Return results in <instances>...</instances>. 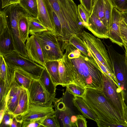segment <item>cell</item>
I'll list each match as a JSON object with an SVG mask.
<instances>
[{
	"label": "cell",
	"instance_id": "cell-1",
	"mask_svg": "<svg viewBox=\"0 0 127 127\" xmlns=\"http://www.w3.org/2000/svg\"><path fill=\"white\" fill-rule=\"evenodd\" d=\"M65 50L64 54L69 58L64 62L67 86L74 84L102 91L103 73L92 55L85 56L68 41Z\"/></svg>",
	"mask_w": 127,
	"mask_h": 127
},
{
	"label": "cell",
	"instance_id": "cell-2",
	"mask_svg": "<svg viewBox=\"0 0 127 127\" xmlns=\"http://www.w3.org/2000/svg\"><path fill=\"white\" fill-rule=\"evenodd\" d=\"M97 116L99 127H127V122L102 91L86 88L83 98Z\"/></svg>",
	"mask_w": 127,
	"mask_h": 127
},
{
	"label": "cell",
	"instance_id": "cell-3",
	"mask_svg": "<svg viewBox=\"0 0 127 127\" xmlns=\"http://www.w3.org/2000/svg\"><path fill=\"white\" fill-rule=\"evenodd\" d=\"M59 19L60 25L55 34L68 39L73 35L79 36L84 26L78 15L77 6L73 0H46Z\"/></svg>",
	"mask_w": 127,
	"mask_h": 127
},
{
	"label": "cell",
	"instance_id": "cell-4",
	"mask_svg": "<svg viewBox=\"0 0 127 127\" xmlns=\"http://www.w3.org/2000/svg\"><path fill=\"white\" fill-rule=\"evenodd\" d=\"M42 49L45 62L62 59L64 52L60 38L52 31L48 30L34 34Z\"/></svg>",
	"mask_w": 127,
	"mask_h": 127
},
{
	"label": "cell",
	"instance_id": "cell-5",
	"mask_svg": "<svg viewBox=\"0 0 127 127\" xmlns=\"http://www.w3.org/2000/svg\"><path fill=\"white\" fill-rule=\"evenodd\" d=\"M3 56L10 69L13 71L16 69H22L33 79H39L45 67L23 56L15 51Z\"/></svg>",
	"mask_w": 127,
	"mask_h": 127
},
{
	"label": "cell",
	"instance_id": "cell-6",
	"mask_svg": "<svg viewBox=\"0 0 127 127\" xmlns=\"http://www.w3.org/2000/svg\"><path fill=\"white\" fill-rule=\"evenodd\" d=\"M78 36L99 61L115 75L107 51L101 40L84 30Z\"/></svg>",
	"mask_w": 127,
	"mask_h": 127
},
{
	"label": "cell",
	"instance_id": "cell-7",
	"mask_svg": "<svg viewBox=\"0 0 127 127\" xmlns=\"http://www.w3.org/2000/svg\"><path fill=\"white\" fill-rule=\"evenodd\" d=\"M103 80L102 91L111 103L125 119L126 105L121 90L118 85L112 79L103 73Z\"/></svg>",
	"mask_w": 127,
	"mask_h": 127
},
{
	"label": "cell",
	"instance_id": "cell-8",
	"mask_svg": "<svg viewBox=\"0 0 127 127\" xmlns=\"http://www.w3.org/2000/svg\"><path fill=\"white\" fill-rule=\"evenodd\" d=\"M29 103L43 104L53 103L56 98L46 90L39 79H33L27 89Z\"/></svg>",
	"mask_w": 127,
	"mask_h": 127
},
{
	"label": "cell",
	"instance_id": "cell-9",
	"mask_svg": "<svg viewBox=\"0 0 127 127\" xmlns=\"http://www.w3.org/2000/svg\"><path fill=\"white\" fill-rule=\"evenodd\" d=\"M54 107L53 103L38 104L29 103L27 110L23 115L19 116L23 122H28L54 114L56 111Z\"/></svg>",
	"mask_w": 127,
	"mask_h": 127
},
{
	"label": "cell",
	"instance_id": "cell-10",
	"mask_svg": "<svg viewBox=\"0 0 127 127\" xmlns=\"http://www.w3.org/2000/svg\"><path fill=\"white\" fill-rule=\"evenodd\" d=\"M0 54L4 56L15 49L5 15L3 11L0 12Z\"/></svg>",
	"mask_w": 127,
	"mask_h": 127
},
{
	"label": "cell",
	"instance_id": "cell-11",
	"mask_svg": "<svg viewBox=\"0 0 127 127\" xmlns=\"http://www.w3.org/2000/svg\"><path fill=\"white\" fill-rule=\"evenodd\" d=\"M25 48L29 59L44 67L45 61L42 49L34 34L31 35L27 39Z\"/></svg>",
	"mask_w": 127,
	"mask_h": 127
},
{
	"label": "cell",
	"instance_id": "cell-12",
	"mask_svg": "<svg viewBox=\"0 0 127 127\" xmlns=\"http://www.w3.org/2000/svg\"><path fill=\"white\" fill-rule=\"evenodd\" d=\"M121 17L120 12L114 7L112 12L111 25L109 30V38L112 42L122 47L123 43L120 30Z\"/></svg>",
	"mask_w": 127,
	"mask_h": 127
},
{
	"label": "cell",
	"instance_id": "cell-13",
	"mask_svg": "<svg viewBox=\"0 0 127 127\" xmlns=\"http://www.w3.org/2000/svg\"><path fill=\"white\" fill-rule=\"evenodd\" d=\"M98 38H109V30L100 19L92 12L86 28Z\"/></svg>",
	"mask_w": 127,
	"mask_h": 127
},
{
	"label": "cell",
	"instance_id": "cell-14",
	"mask_svg": "<svg viewBox=\"0 0 127 127\" xmlns=\"http://www.w3.org/2000/svg\"><path fill=\"white\" fill-rule=\"evenodd\" d=\"M21 86L14 80L6 97L4 105L5 110L13 113L18 104Z\"/></svg>",
	"mask_w": 127,
	"mask_h": 127
},
{
	"label": "cell",
	"instance_id": "cell-15",
	"mask_svg": "<svg viewBox=\"0 0 127 127\" xmlns=\"http://www.w3.org/2000/svg\"><path fill=\"white\" fill-rule=\"evenodd\" d=\"M38 16L37 18L48 30L54 32V28L44 0H37Z\"/></svg>",
	"mask_w": 127,
	"mask_h": 127
},
{
	"label": "cell",
	"instance_id": "cell-16",
	"mask_svg": "<svg viewBox=\"0 0 127 127\" xmlns=\"http://www.w3.org/2000/svg\"><path fill=\"white\" fill-rule=\"evenodd\" d=\"M72 101L74 105L85 117L97 123L98 119L97 116L89 107L83 98L74 96Z\"/></svg>",
	"mask_w": 127,
	"mask_h": 127
},
{
	"label": "cell",
	"instance_id": "cell-17",
	"mask_svg": "<svg viewBox=\"0 0 127 127\" xmlns=\"http://www.w3.org/2000/svg\"><path fill=\"white\" fill-rule=\"evenodd\" d=\"M14 71L7 65L3 55L0 54V80L4 81L6 87L9 88L13 81Z\"/></svg>",
	"mask_w": 127,
	"mask_h": 127
},
{
	"label": "cell",
	"instance_id": "cell-18",
	"mask_svg": "<svg viewBox=\"0 0 127 127\" xmlns=\"http://www.w3.org/2000/svg\"><path fill=\"white\" fill-rule=\"evenodd\" d=\"M29 104L27 90L21 86L18 104L13 113L14 116L21 115L25 113L28 109Z\"/></svg>",
	"mask_w": 127,
	"mask_h": 127
},
{
	"label": "cell",
	"instance_id": "cell-19",
	"mask_svg": "<svg viewBox=\"0 0 127 127\" xmlns=\"http://www.w3.org/2000/svg\"><path fill=\"white\" fill-rule=\"evenodd\" d=\"M56 111L59 113V118L61 121L62 126L64 127H73L71 122V118L73 115L71 109L64 104L63 107L54 104Z\"/></svg>",
	"mask_w": 127,
	"mask_h": 127
},
{
	"label": "cell",
	"instance_id": "cell-20",
	"mask_svg": "<svg viewBox=\"0 0 127 127\" xmlns=\"http://www.w3.org/2000/svg\"><path fill=\"white\" fill-rule=\"evenodd\" d=\"M39 79L47 91L51 95L55 97L57 86L53 83L45 67Z\"/></svg>",
	"mask_w": 127,
	"mask_h": 127
},
{
	"label": "cell",
	"instance_id": "cell-21",
	"mask_svg": "<svg viewBox=\"0 0 127 127\" xmlns=\"http://www.w3.org/2000/svg\"><path fill=\"white\" fill-rule=\"evenodd\" d=\"M14 80L18 85L28 89L30 86L32 78L22 69H16L14 71Z\"/></svg>",
	"mask_w": 127,
	"mask_h": 127
},
{
	"label": "cell",
	"instance_id": "cell-22",
	"mask_svg": "<svg viewBox=\"0 0 127 127\" xmlns=\"http://www.w3.org/2000/svg\"><path fill=\"white\" fill-rule=\"evenodd\" d=\"M58 66V62L57 61H46L44 65L53 83L57 86L60 84Z\"/></svg>",
	"mask_w": 127,
	"mask_h": 127
},
{
	"label": "cell",
	"instance_id": "cell-23",
	"mask_svg": "<svg viewBox=\"0 0 127 127\" xmlns=\"http://www.w3.org/2000/svg\"><path fill=\"white\" fill-rule=\"evenodd\" d=\"M68 41L85 56L90 57L91 56L89 49L83 40L77 35H72L69 38Z\"/></svg>",
	"mask_w": 127,
	"mask_h": 127
},
{
	"label": "cell",
	"instance_id": "cell-24",
	"mask_svg": "<svg viewBox=\"0 0 127 127\" xmlns=\"http://www.w3.org/2000/svg\"><path fill=\"white\" fill-rule=\"evenodd\" d=\"M19 4L30 16L37 17V0H20Z\"/></svg>",
	"mask_w": 127,
	"mask_h": 127
},
{
	"label": "cell",
	"instance_id": "cell-25",
	"mask_svg": "<svg viewBox=\"0 0 127 127\" xmlns=\"http://www.w3.org/2000/svg\"><path fill=\"white\" fill-rule=\"evenodd\" d=\"M29 33L31 35L48 30L36 17L29 16L28 17Z\"/></svg>",
	"mask_w": 127,
	"mask_h": 127
},
{
	"label": "cell",
	"instance_id": "cell-26",
	"mask_svg": "<svg viewBox=\"0 0 127 127\" xmlns=\"http://www.w3.org/2000/svg\"><path fill=\"white\" fill-rule=\"evenodd\" d=\"M29 15L22 16L19 19L18 27L20 36L23 41L24 43L29 37V24L28 17Z\"/></svg>",
	"mask_w": 127,
	"mask_h": 127
},
{
	"label": "cell",
	"instance_id": "cell-27",
	"mask_svg": "<svg viewBox=\"0 0 127 127\" xmlns=\"http://www.w3.org/2000/svg\"><path fill=\"white\" fill-rule=\"evenodd\" d=\"M92 12L105 25L104 0H97L92 8Z\"/></svg>",
	"mask_w": 127,
	"mask_h": 127
},
{
	"label": "cell",
	"instance_id": "cell-28",
	"mask_svg": "<svg viewBox=\"0 0 127 127\" xmlns=\"http://www.w3.org/2000/svg\"><path fill=\"white\" fill-rule=\"evenodd\" d=\"M105 26L109 30L111 25L112 17L114 7L110 0H104Z\"/></svg>",
	"mask_w": 127,
	"mask_h": 127
},
{
	"label": "cell",
	"instance_id": "cell-29",
	"mask_svg": "<svg viewBox=\"0 0 127 127\" xmlns=\"http://www.w3.org/2000/svg\"><path fill=\"white\" fill-rule=\"evenodd\" d=\"M66 87V91L73 96L83 98L84 97L86 92V88L74 84H69Z\"/></svg>",
	"mask_w": 127,
	"mask_h": 127
},
{
	"label": "cell",
	"instance_id": "cell-30",
	"mask_svg": "<svg viewBox=\"0 0 127 127\" xmlns=\"http://www.w3.org/2000/svg\"><path fill=\"white\" fill-rule=\"evenodd\" d=\"M77 10L79 19L84 27L86 28L88 26L89 20L91 14L81 4L78 5Z\"/></svg>",
	"mask_w": 127,
	"mask_h": 127
},
{
	"label": "cell",
	"instance_id": "cell-31",
	"mask_svg": "<svg viewBox=\"0 0 127 127\" xmlns=\"http://www.w3.org/2000/svg\"><path fill=\"white\" fill-rule=\"evenodd\" d=\"M42 127H60L56 115L55 114L46 117L43 121Z\"/></svg>",
	"mask_w": 127,
	"mask_h": 127
},
{
	"label": "cell",
	"instance_id": "cell-32",
	"mask_svg": "<svg viewBox=\"0 0 127 127\" xmlns=\"http://www.w3.org/2000/svg\"><path fill=\"white\" fill-rule=\"evenodd\" d=\"M59 63L58 71L60 81V85L65 87L66 75L65 68L62 59L58 61Z\"/></svg>",
	"mask_w": 127,
	"mask_h": 127
},
{
	"label": "cell",
	"instance_id": "cell-33",
	"mask_svg": "<svg viewBox=\"0 0 127 127\" xmlns=\"http://www.w3.org/2000/svg\"><path fill=\"white\" fill-rule=\"evenodd\" d=\"M15 116L13 113L5 110L4 117L0 122V127H11L13 118Z\"/></svg>",
	"mask_w": 127,
	"mask_h": 127
},
{
	"label": "cell",
	"instance_id": "cell-34",
	"mask_svg": "<svg viewBox=\"0 0 127 127\" xmlns=\"http://www.w3.org/2000/svg\"><path fill=\"white\" fill-rule=\"evenodd\" d=\"M114 7L120 12L127 11V0H110Z\"/></svg>",
	"mask_w": 127,
	"mask_h": 127
},
{
	"label": "cell",
	"instance_id": "cell-35",
	"mask_svg": "<svg viewBox=\"0 0 127 127\" xmlns=\"http://www.w3.org/2000/svg\"><path fill=\"white\" fill-rule=\"evenodd\" d=\"M46 117L41 118L37 120H35L31 121L28 122H23L22 127H42V124L43 121Z\"/></svg>",
	"mask_w": 127,
	"mask_h": 127
},
{
	"label": "cell",
	"instance_id": "cell-36",
	"mask_svg": "<svg viewBox=\"0 0 127 127\" xmlns=\"http://www.w3.org/2000/svg\"><path fill=\"white\" fill-rule=\"evenodd\" d=\"M120 30L122 40L127 42V25L122 17L120 22Z\"/></svg>",
	"mask_w": 127,
	"mask_h": 127
},
{
	"label": "cell",
	"instance_id": "cell-37",
	"mask_svg": "<svg viewBox=\"0 0 127 127\" xmlns=\"http://www.w3.org/2000/svg\"><path fill=\"white\" fill-rule=\"evenodd\" d=\"M76 116V125L77 127H87V122L84 116L78 115Z\"/></svg>",
	"mask_w": 127,
	"mask_h": 127
},
{
	"label": "cell",
	"instance_id": "cell-38",
	"mask_svg": "<svg viewBox=\"0 0 127 127\" xmlns=\"http://www.w3.org/2000/svg\"><path fill=\"white\" fill-rule=\"evenodd\" d=\"M81 4L91 14L92 10V0H79Z\"/></svg>",
	"mask_w": 127,
	"mask_h": 127
},
{
	"label": "cell",
	"instance_id": "cell-39",
	"mask_svg": "<svg viewBox=\"0 0 127 127\" xmlns=\"http://www.w3.org/2000/svg\"><path fill=\"white\" fill-rule=\"evenodd\" d=\"M1 8H4L10 5L15 4L19 3L20 0H1Z\"/></svg>",
	"mask_w": 127,
	"mask_h": 127
},
{
	"label": "cell",
	"instance_id": "cell-40",
	"mask_svg": "<svg viewBox=\"0 0 127 127\" xmlns=\"http://www.w3.org/2000/svg\"><path fill=\"white\" fill-rule=\"evenodd\" d=\"M23 121L16 116H15L13 118L11 127H22Z\"/></svg>",
	"mask_w": 127,
	"mask_h": 127
},
{
	"label": "cell",
	"instance_id": "cell-41",
	"mask_svg": "<svg viewBox=\"0 0 127 127\" xmlns=\"http://www.w3.org/2000/svg\"><path fill=\"white\" fill-rule=\"evenodd\" d=\"M121 17L127 25V11L120 12Z\"/></svg>",
	"mask_w": 127,
	"mask_h": 127
},
{
	"label": "cell",
	"instance_id": "cell-42",
	"mask_svg": "<svg viewBox=\"0 0 127 127\" xmlns=\"http://www.w3.org/2000/svg\"><path fill=\"white\" fill-rule=\"evenodd\" d=\"M5 110L4 109H0V122H1L4 115Z\"/></svg>",
	"mask_w": 127,
	"mask_h": 127
},
{
	"label": "cell",
	"instance_id": "cell-43",
	"mask_svg": "<svg viewBox=\"0 0 127 127\" xmlns=\"http://www.w3.org/2000/svg\"><path fill=\"white\" fill-rule=\"evenodd\" d=\"M124 47L126 50L125 54V61L127 67V48L125 47Z\"/></svg>",
	"mask_w": 127,
	"mask_h": 127
},
{
	"label": "cell",
	"instance_id": "cell-44",
	"mask_svg": "<svg viewBox=\"0 0 127 127\" xmlns=\"http://www.w3.org/2000/svg\"><path fill=\"white\" fill-rule=\"evenodd\" d=\"M125 118L127 122V106L126 105L125 109Z\"/></svg>",
	"mask_w": 127,
	"mask_h": 127
},
{
	"label": "cell",
	"instance_id": "cell-45",
	"mask_svg": "<svg viewBox=\"0 0 127 127\" xmlns=\"http://www.w3.org/2000/svg\"><path fill=\"white\" fill-rule=\"evenodd\" d=\"M123 46L127 48V42L124 40H123Z\"/></svg>",
	"mask_w": 127,
	"mask_h": 127
},
{
	"label": "cell",
	"instance_id": "cell-46",
	"mask_svg": "<svg viewBox=\"0 0 127 127\" xmlns=\"http://www.w3.org/2000/svg\"><path fill=\"white\" fill-rule=\"evenodd\" d=\"M96 0H92V8L95 4Z\"/></svg>",
	"mask_w": 127,
	"mask_h": 127
}]
</instances>
